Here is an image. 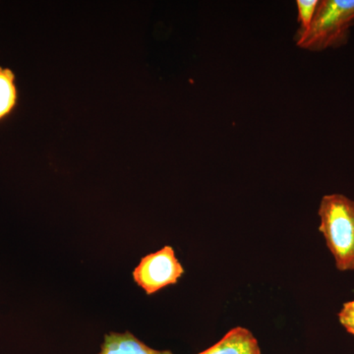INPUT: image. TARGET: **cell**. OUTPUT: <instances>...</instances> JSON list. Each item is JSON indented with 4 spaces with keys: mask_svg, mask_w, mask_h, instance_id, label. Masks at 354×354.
<instances>
[{
    "mask_svg": "<svg viewBox=\"0 0 354 354\" xmlns=\"http://www.w3.org/2000/svg\"><path fill=\"white\" fill-rule=\"evenodd\" d=\"M17 102V88L12 70L0 66V120L8 115Z\"/></svg>",
    "mask_w": 354,
    "mask_h": 354,
    "instance_id": "obj_6",
    "label": "cell"
},
{
    "mask_svg": "<svg viewBox=\"0 0 354 354\" xmlns=\"http://www.w3.org/2000/svg\"><path fill=\"white\" fill-rule=\"evenodd\" d=\"M198 354H261L259 342L246 328L230 330L220 342Z\"/></svg>",
    "mask_w": 354,
    "mask_h": 354,
    "instance_id": "obj_4",
    "label": "cell"
},
{
    "mask_svg": "<svg viewBox=\"0 0 354 354\" xmlns=\"http://www.w3.org/2000/svg\"><path fill=\"white\" fill-rule=\"evenodd\" d=\"M339 319L344 329L354 335V300L344 304L339 313Z\"/></svg>",
    "mask_w": 354,
    "mask_h": 354,
    "instance_id": "obj_8",
    "label": "cell"
},
{
    "mask_svg": "<svg viewBox=\"0 0 354 354\" xmlns=\"http://www.w3.org/2000/svg\"><path fill=\"white\" fill-rule=\"evenodd\" d=\"M354 24V0H322L306 32L297 34L298 48L323 51L339 48L348 41Z\"/></svg>",
    "mask_w": 354,
    "mask_h": 354,
    "instance_id": "obj_2",
    "label": "cell"
},
{
    "mask_svg": "<svg viewBox=\"0 0 354 354\" xmlns=\"http://www.w3.org/2000/svg\"><path fill=\"white\" fill-rule=\"evenodd\" d=\"M183 265L177 260L171 246L145 256L133 272V278L140 288L151 295L165 286L174 285L183 276Z\"/></svg>",
    "mask_w": 354,
    "mask_h": 354,
    "instance_id": "obj_3",
    "label": "cell"
},
{
    "mask_svg": "<svg viewBox=\"0 0 354 354\" xmlns=\"http://www.w3.org/2000/svg\"><path fill=\"white\" fill-rule=\"evenodd\" d=\"M318 0H297L298 22H300V28L297 34H302L309 29L315 15Z\"/></svg>",
    "mask_w": 354,
    "mask_h": 354,
    "instance_id": "obj_7",
    "label": "cell"
},
{
    "mask_svg": "<svg viewBox=\"0 0 354 354\" xmlns=\"http://www.w3.org/2000/svg\"><path fill=\"white\" fill-rule=\"evenodd\" d=\"M321 234L339 271L354 270V201L342 194L323 197L319 207Z\"/></svg>",
    "mask_w": 354,
    "mask_h": 354,
    "instance_id": "obj_1",
    "label": "cell"
},
{
    "mask_svg": "<svg viewBox=\"0 0 354 354\" xmlns=\"http://www.w3.org/2000/svg\"><path fill=\"white\" fill-rule=\"evenodd\" d=\"M99 354H172L171 351H156L140 342L131 333H111L104 337Z\"/></svg>",
    "mask_w": 354,
    "mask_h": 354,
    "instance_id": "obj_5",
    "label": "cell"
}]
</instances>
